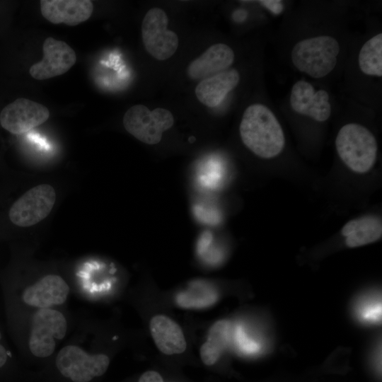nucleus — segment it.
<instances>
[{
    "label": "nucleus",
    "instance_id": "6",
    "mask_svg": "<svg viewBox=\"0 0 382 382\" xmlns=\"http://www.w3.org/2000/svg\"><path fill=\"white\" fill-rule=\"evenodd\" d=\"M67 323L64 316L52 308H41L32 318L28 346L31 353L40 358L50 356L56 342L66 335Z\"/></svg>",
    "mask_w": 382,
    "mask_h": 382
},
{
    "label": "nucleus",
    "instance_id": "23",
    "mask_svg": "<svg viewBox=\"0 0 382 382\" xmlns=\"http://www.w3.org/2000/svg\"><path fill=\"white\" fill-rule=\"evenodd\" d=\"M1 339V334L0 332V340ZM7 352L6 349L0 345V368L2 367L7 360Z\"/></svg>",
    "mask_w": 382,
    "mask_h": 382
},
{
    "label": "nucleus",
    "instance_id": "20",
    "mask_svg": "<svg viewBox=\"0 0 382 382\" xmlns=\"http://www.w3.org/2000/svg\"><path fill=\"white\" fill-rule=\"evenodd\" d=\"M259 3L274 15L280 14L284 9V5L279 0H261Z\"/></svg>",
    "mask_w": 382,
    "mask_h": 382
},
{
    "label": "nucleus",
    "instance_id": "11",
    "mask_svg": "<svg viewBox=\"0 0 382 382\" xmlns=\"http://www.w3.org/2000/svg\"><path fill=\"white\" fill-rule=\"evenodd\" d=\"M290 104L296 112L308 115L318 122L327 120L331 113L328 92L323 89L316 91L313 86L305 81H299L294 84Z\"/></svg>",
    "mask_w": 382,
    "mask_h": 382
},
{
    "label": "nucleus",
    "instance_id": "13",
    "mask_svg": "<svg viewBox=\"0 0 382 382\" xmlns=\"http://www.w3.org/2000/svg\"><path fill=\"white\" fill-rule=\"evenodd\" d=\"M42 16L53 24L74 26L87 21L93 11L90 0H41Z\"/></svg>",
    "mask_w": 382,
    "mask_h": 382
},
{
    "label": "nucleus",
    "instance_id": "2",
    "mask_svg": "<svg viewBox=\"0 0 382 382\" xmlns=\"http://www.w3.org/2000/svg\"><path fill=\"white\" fill-rule=\"evenodd\" d=\"M337 154L345 165L354 172L365 173L374 165L378 144L373 134L356 123L343 126L336 137Z\"/></svg>",
    "mask_w": 382,
    "mask_h": 382
},
{
    "label": "nucleus",
    "instance_id": "7",
    "mask_svg": "<svg viewBox=\"0 0 382 382\" xmlns=\"http://www.w3.org/2000/svg\"><path fill=\"white\" fill-rule=\"evenodd\" d=\"M56 200L54 189L41 184L28 190L11 206L8 216L16 226L29 227L45 219L51 212Z\"/></svg>",
    "mask_w": 382,
    "mask_h": 382
},
{
    "label": "nucleus",
    "instance_id": "1",
    "mask_svg": "<svg viewBox=\"0 0 382 382\" xmlns=\"http://www.w3.org/2000/svg\"><path fill=\"white\" fill-rule=\"evenodd\" d=\"M239 131L243 144L259 157H275L284 149L282 128L272 110L262 104H253L245 109Z\"/></svg>",
    "mask_w": 382,
    "mask_h": 382
},
{
    "label": "nucleus",
    "instance_id": "14",
    "mask_svg": "<svg viewBox=\"0 0 382 382\" xmlns=\"http://www.w3.org/2000/svg\"><path fill=\"white\" fill-rule=\"evenodd\" d=\"M233 50L226 44L216 43L210 46L187 68L190 79H205L226 70L233 62Z\"/></svg>",
    "mask_w": 382,
    "mask_h": 382
},
{
    "label": "nucleus",
    "instance_id": "12",
    "mask_svg": "<svg viewBox=\"0 0 382 382\" xmlns=\"http://www.w3.org/2000/svg\"><path fill=\"white\" fill-rule=\"evenodd\" d=\"M69 286L57 274H47L39 279L23 292L22 299L28 305L41 308H51L65 302Z\"/></svg>",
    "mask_w": 382,
    "mask_h": 382
},
{
    "label": "nucleus",
    "instance_id": "9",
    "mask_svg": "<svg viewBox=\"0 0 382 382\" xmlns=\"http://www.w3.org/2000/svg\"><path fill=\"white\" fill-rule=\"evenodd\" d=\"M50 111L45 105L20 98L5 106L0 113L1 127L14 134H22L46 122Z\"/></svg>",
    "mask_w": 382,
    "mask_h": 382
},
{
    "label": "nucleus",
    "instance_id": "15",
    "mask_svg": "<svg viewBox=\"0 0 382 382\" xmlns=\"http://www.w3.org/2000/svg\"><path fill=\"white\" fill-rule=\"evenodd\" d=\"M239 80L240 75L236 69L223 71L202 79L195 88V95L204 105L216 107L237 86Z\"/></svg>",
    "mask_w": 382,
    "mask_h": 382
},
{
    "label": "nucleus",
    "instance_id": "17",
    "mask_svg": "<svg viewBox=\"0 0 382 382\" xmlns=\"http://www.w3.org/2000/svg\"><path fill=\"white\" fill-rule=\"evenodd\" d=\"M341 233L349 248L359 247L378 240L382 234V223L379 217L366 216L347 222Z\"/></svg>",
    "mask_w": 382,
    "mask_h": 382
},
{
    "label": "nucleus",
    "instance_id": "3",
    "mask_svg": "<svg viewBox=\"0 0 382 382\" xmlns=\"http://www.w3.org/2000/svg\"><path fill=\"white\" fill-rule=\"evenodd\" d=\"M340 45L331 36L321 35L297 42L291 51L295 67L313 78L330 73L337 64Z\"/></svg>",
    "mask_w": 382,
    "mask_h": 382
},
{
    "label": "nucleus",
    "instance_id": "21",
    "mask_svg": "<svg viewBox=\"0 0 382 382\" xmlns=\"http://www.w3.org/2000/svg\"><path fill=\"white\" fill-rule=\"evenodd\" d=\"M139 382H163L161 375L154 371L144 372L139 378Z\"/></svg>",
    "mask_w": 382,
    "mask_h": 382
},
{
    "label": "nucleus",
    "instance_id": "18",
    "mask_svg": "<svg viewBox=\"0 0 382 382\" xmlns=\"http://www.w3.org/2000/svg\"><path fill=\"white\" fill-rule=\"evenodd\" d=\"M231 323L226 320L216 322L209 329L207 341L199 350L202 362L207 366L215 364L225 349L231 337Z\"/></svg>",
    "mask_w": 382,
    "mask_h": 382
},
{
    "label": "nucleus",
    "instance_id": "22",
    "mask_svg": "<svg viewBox=\"0 0 382 382\" xmlns=\"http://www.w3.org/2000/svg\"><path fill=\"white\" fill-rule=\"evenodd\" d=\"M248 13L243 9L236 10L233 13V18L236 22H242L247 18Z\"/></svg>",
    "mask_w": 382,
    "mask_h": 382
},
{
    "label": "nucleus",
    "instance_id": "19",
    "mask_svg": "<svg viewBox=\"0 0 382 382\" xmlns=\"http://www.w3.org/2000/svg\"><path fill=\"white\" fill-rule=\"evenodd\" d=\"M361 71L369 76H382V33H378L366 41L359 54Z\"/></svg>",
    "mask_w": 382,
    "mask_h": 382
},
{
    "label": "nucleus",
    "instance_id": "4",
    "mask_svg": "<svg viewBox=\"0 0 382 382\" xmlns=\"http://www.w3.org/2000/svg\"><path fill=\"white\" fill-rule=\"evenodd\" d=\"M174 123L172 113L164 108L150 110L144 105L129 108L124 115L123 125L131 135L146 144H156L163 133Z\"/></svg>",
    "mask_w": 382,
    "mask_h": 382
},
{
    "label": "nucleus",
    "instance_id": "16",
    "mask_svg": "<svg viewBox=\"0 0 382 382\" xmlns=\"http://www.w3.org/2000/svg\"><path fill=\"white\" fill-rule=\"evenodd\" d=\"M151 335L158 349L165 354L183 353L186 341L180 325L169 317L157 315L149 324Z\"/></svg>",
    "mask_w": 382,
    "mask_h": 382
},
{
    "label": "nucleus",
    "instance_id": "10",
    "mask_svg": "<svg viewBox=\"0 0 382 382\" xmlns=\"http://www.w3.org/2000/svg\"><path fill=\"white\" fill-rule=\"evenodd\" d=\"M43 57L33 64L29 73L37 80H45L62 75L76 63L74 50L65 42L47 37L42 45Z\"/></svg>",
    "mask_w": 382,
    "mask_h": 382
},
{
    "label": "nucleus",
    "instance_id": "5",
    "mask_svg": "<svg viewBox=\"0 0 382 382\" xmlns=\"http://www.w3.org/2000/svg\"><path fill=\"white\" fill-rule=\"evenodd\" d=\"M109 364L106 354H91L76 345L64 347L56 357L58 371L73 382H89L104 374Z\"/></svg>",
    "mask_w": 382,
    "mask_h": 382
},
{
    "label": "nucleus",
    "instance_id": "8",
    "mask_svg": "<svg viewBox=\"0 0 382 382\" xmlns=\"http://www.w3.org/2000/svg\"><path fill=\"white\" fill-rule=\"evenodd\" d=\"M168 18L164 11L152 8L144 16L141 23V37L146 52L158 60H166L178 47V37L168 29Z\"/></svg>",
    "mask_w": 382,
    "mask_h": 382
}]
</instances>
